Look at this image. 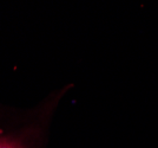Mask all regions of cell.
<instances>
[{
    "mask_svg": "<svg viewBox=\"0 0 158 148\" xmlns=\"http://www.w3.org/2000/svg\"><path fill=\"white\" fill-rule=\"evenodd\" d=\"M0 148H25L20 141L10 136H1L0 135Z\"/></svg>",
    "mask_w": 158,
    "mask_h": 148,
    "instance_id": "cell-1",
    "label": "cell"
}]
</instances>
